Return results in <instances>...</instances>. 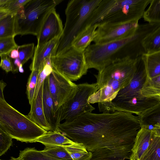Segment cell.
Masks as SVG:
<instances>
[{"label": "cell", "instance_id": "obj_1", "mask_svg": "<svg viewBox=\"0 0 160 160\" xmlns=\"http://www.w3.org/2000/svg\"><path fill=\"white\" fill-rule=\"evenodd\" d=\"M140 128L138 116L131 113L86 112L84 147L92 153L90 160L129 159Z\"/></svg>", "mask_w": 160, "mask_h": 160}, {"label": "cell", "instance_id": "obj_39", "mask_svg": "<svg viewBox=\"0 0 160 160\" xmlns=\"http://www.w3.org/2000/svg\"><path fill=\"white\" fill-rule=\"evenodd\" d=\"M8 14V13L6 11H0V19L4 17Z\"/></svg>", "mask_w": 160, "mask_h": 160}, {"label": "cell", "instance_id": "obj_19", "mask_svg": "<svg viewBox=\"0 0 160 160\" xmlns=\"http://www.w3.org/2000/svg\"><path fill=\"white\" fill-rule=\"evenodd\" d=\"M141 58L145 70L147 78L152 79L160 76V51L144 53Z\"/></svg>", "mask_w": 160, "mask_h": 160}, {"label": "cell", "instance_id": "obj_7", "mask_svg": "<svg viewBox=\"0 0 160 160\" xmlns=\"http://www.w3.org/2000/svg\"><path fill=\"white\" fill-rule=\"evenodd\" d=\"M0 123L10 137L22 142H34L48 132L1 99Z\"/></svg>", "mask_w": 160, "mask_h": 160}, {"label": "cell", "instance_id": "obj_21", "mask_svg": "<svg viewBox=\"0 0 160 160\" xmlns=\"http://www.w3.org/2000/svg\"><path fill=\"white\" fill-rule=\"evenodd\" d=\"M98 26H91L80 33L74 40L72 47L80 51L84 52L94 37Z\"/></svg>", "mask_w": 160, "mask_h": 160}, {"label": "cell", "instance_id": "obj_29", "mask_svg": "<svg viewBox=\"0 0 160 160\" xmlns=\"http://www.w3.org/2000/svg\"><path fill=\"white\" fill-rule=\"evenodd\" d=\"M45 154L60 160H73L64 146L46 145L42 151Z\"/></svg>", "mask_w": 160, "mask_h": 160}, {"label": "cell", "instance_id": "obj_41", "mask_svg": "<svg viewBox=\"0 0 160 160\" xmlns=\"http://www.w3.org/2000/svg\"><path fill=\"white\" fill-rule=\"evenodd\" d=\"M0 160H3L0 159ZM9 160H19L17 158H15L13 157H11V159Z\"/></svg>", "mask_w": 160, "mask_h": 160}, {"label": "cell", "instance_id": "obj_26", "mask_svg": "<svg viewBox=\"0 0 160 160\" xmlns=\"http://www.w3.org/2000/svg\"><path fill=\"white\" fill-rule=\"evenodd\" d=\"M19 160H60L48 155L34 148H27L20 151Z\"/></svg>", "mask_w": 160, "mask_h": 160}, {"label": "cell", "instance_id": "obj_8", "mask_svg": "<svg viewBox=\"0 0 160 160\" xmlns=\"http://www.w3.org/2000/svg\"><path fill=\"white\" fill-rule=\"evenodd\" d=\"M62 1L30 0L15 15V36H37L48 13Z\"/></svg>", "mask_w": 160, "mask_h": 160}, {"label": "cell", "instance_id": "obj_9", "mask_svg": "<svg viewBox=\"0 0 160 160\" xmlns=\"http://www.w3.org/2000/svg\"><path fill=\"white\" fill-rule=\"evenodd\" d=\"M98 90L96 82L77 84L73 94L59 109L60 121H70L83 113L92 112L95 110V108L89 102L88 99Z\"/></svg>", "mask_w": 160, "mask_h": 160}, {"label": "cell", "instance_id": "obj_6", "mask_svg": "<svg viewBox=\"0 0 160 160\" xmlns=\"http://www.w3.org/2000/svg\"><path fill=\"white\" fill-rule=\"evenodd\" d=\"M101 0H71L65 11L66 21L56 55L72 47L74 39L91 26V18Z\"/></svg>", "mask_w": 160, "mask_h": 160}, {"label": "cell", "instance_id": "obj_33", "mask_svg": "<svg viewBox=\"0 0 160 160\" xmlns=\"http://www.w3.org/2000/svg\"><path fill=\"white\" fill-rule=\"evenodd\" d=\"M12 138L0 128V156L4 154L12 144Z\"/></svg>", "mask_w": 160, "mask_h": 160}, {"label": "cell", "instance_id": "obj_36", "mask_svg": "<svg viewBox=\"0 0 160 160\" xmlns=\"http://www.w3.org/2000/svg\"><path fill=\"white\" fill-rule=\"evenodd\" d=\"M7 84L2 80L0 81V99L5 100L3 91Z\"/></svg>", "mask_w": 160, "mask_h": 160}, {"label": "cell", "instance_id": "obj_2", "mask_svg": "<svg viewBox=\"0 0 160 160\" xmlns=\"http://www.w3.org/2000/svg\"><path fill=\"white\" fill-rule=\"evenodd\" d=\"M160 27V23L139 24L136 32L131 36L104 44H90L84 51L88 69L93 68L100 72L116 60L141 57L145 53L142 40Z\"/></svg>", "mask_w": 160, "mask_h": 160}, {"label": "cell", "instance_id": "obj_42", "mask_svg": "<svg viewBox=\"0 0 160 160\" xmlns=\"http://www.w3.org/2000/svg\"><path fill=\"white\" fill-rule=\"evenodd\" d=\"M0 128L2 129L4 131V129H3L2 125H1V123H0Z\"/></svg>", "mask_w": 160, "mask_h": 160}, {"label": "cell", "instance_id": "obj_28", "mask_svg": "<svg viewBox=\"0 0 160 160\" xmlns=\"http://www.w3.org/2000/svg\"><path fill=\"white\" fill-rule=\"evenodd\" d=\"M15 15L8 14L0 19V38L15 37Z\"/></svg>", "mask_w": 160, "mask_h": 160}, {"label": "cell", "instance_id": "obj_13", "mask_svg": "<svg viewBox=\"0 0 160 160\" xmlns=\"http://www.w3.org/2000/svg\"><path fill=\"white\" fill-rule=\"evenodd\" d=\"M62 21L54 8L48 13L37 36L38 44L35 48H40L46 43L61 36L63 30Z\"/></svg>", "mask_w": 160, "mask_h": 160}, {"label": "cell", "instance_id": "obj_27", "mask_svg": "<svg viewBox=\"0 0 160 160\" xmlns=\"http://www.w3.org/2000/svg\"><path fill=\"white\" fill-rule=\"evenodd\" d=\"M150 4L142 18L149 24L160 23V0H151Z\"/></svg>", "mask_w": 160, "mask_h": 160}, {"label": "cell", "instance_id": "obj_3", "mask_svg": "<svg viewBox=\"0 0 160 160\" xmlns=\"http://www.w3.org/2000/svg\"><path fill=\"white\" fill-rule=\"evenodd\" d=\"M141 57L116 60L94 75L98 90L89 97V102L93 104L112 100L118 91L127 86L132 79Z\"/></svg>", "mask_w": 160, "mask_h": 160}, {"label": "cell", "instance_id": "obj_40", "mask_svg": "<svg viewBox=\"0 0 160 160\" xmlns=\"http://www.w3.org/2000/svg\"><path fill=\"white\" fill-rule=\"evenodd\" d=\"M18 71L21 73H23L24 70L23 68V65H21L18 68Z\"/></svg>", "mask_w": 160, "mask_h": 160}, {"label": "cell", "instance_id": "obj_23", "mask_svg": "<svg viewBox=\"0 0 160 160\" xmlns=\"http://www.w3.org/2000/svg\"><path fill=\"white\" fill-rule=\"evenodd\" d=\"M140 92L145 97H160V76L152 79L146 78Z\"/></svg>", "mask_w": 160, "mask_h": 160}, {"label": "cell", "instance_id": "obj_18", "mask_svg": "<svg viewBox=\"0 0 160 160\" xmlns=\"http://www.w3.org/2000/svg\"><path fill=\"white\" fill-rule=\"evenodd\" d=\"M138 118L141 127L160 134V103L143 111Z\"/></svg>", "mask_w": 160, "mask_h": 160}, {"label": "cell", "instance_id": "obj_5", "mask_svg": "<svg viewBox=\"0 0 160 160\" xmlns=\"http://www.w3.org/2000/svg\"><path fill=\"white\" fill-rule=\"evenodd\" d=\"M151 0H101L91 17V25L139 21Z\"/></svg>", "mask_w": 160, "mask_h": 160}, {"label": "cell", "instance_id": "obj_24", "mask_svg": "<svg viewBox=\"0 0 160 160\" xmlns=\"http://www.w3.org/2000/svg\"><path fill=\"white\" fill-rule=\"evenodd\" d=\"M64 147L73 160H90L92 153L82 144L75 143Z\"/></svg>", "mask_w": 160, "mask_h": 160}, {"label": "cell", "instance_id": "obj_32", "mask_svg": "<svg viewBox=\"0 0 160 160\" xmlns=\"http://www.w3.org/2000/svg\"><path fill=\"white\" fill-rule=\"evenodd\" d=\"M14 37L0 38V57L4 54H9L12 50L17 49L18 46L16 43Z\"/></svg>", "mask_w": 160, "mask_h": 160}, {"label": "cell", "instance_id": "obj_11", "mask_svg": "<svg viewBox=\"0 0 160 160\" xmlns=\"http://www.w3.org/2000/svg\"><path fill=\"white\" fill-rule=\"evenodd\" d=\"M138 22V21H134L98 26L92 41L95 44H102L131 36L137 31Z\"/></svg>", "mask_w": 160, "mask_h": 160}, {"label": "cell", "instance_id": "obj_12", "mask_svg": "<svg viewBox=\"0 0 160 160\" xmlns=\"http://www.w3.org/2000/svg\"><path fill=\"white\" fill-rule=\"evenodd\" d=\"M48 77L51 97L58 110L73 93L77 84L52 69Z\"/></svg>", "mask_w": 160, "mask_h": 160}, {"label": "cell", "instance_id": "obj_14", "mask_svg": "<svg viewBox=\"0 0 160 160\" xmlns=\"http://www.w3.org/2000/svg\"><path fill=\"white\" fill-rule=\"evenodd\" d=\"M61 36L57 37L46 43L40 48L35 47L34 55L29 68L32 71L37 70L41 72L50 58L56 55Z\"/></svg>", "mask_w": 160, "mask_h": 160}, {"label": "cell", "instance_id": "obj_34", "mask_svg": "<svg viewBox=\"0 0 160 160\" xmlns=\"http://www.w3.org/2000/svg\"><path fill=\"white\" fill-rule=\"evenodd\" d=\"M30 0H11L6 10L8 14L15 15Z\"/></svg>", "mask_w": 160, "mask_h": 160}, {"label": "cell", "instance_id": "obj_10", "mask_svg": "<svg viewBox=\"0 0 160 160\" xmlns=\"http://www.w3.org/2000/svg\"><path fill=\"white\" fill-rule=\"evenodd\" d=\"M50 63L52 69L71 81H76L87 73L84 52L72 47L66 52L51 57Z\"/></svg>", "mask_w": 160, "mask_h": 160}, {"label": "cell", "instance_id": "obj_17", "mask_svg": "<svg viewBox=\"0 0 160 160\" xmlns=\"http://www.w3.org/2000/svg\"><path fill=\"white\" fill-rule=\"evenodd\" d=\"M155 135L160 134L147 128L141 127L136 135L129 159L139 160Z\"/></svg>", "mask_w": 160, "mask_h": 160}, {"label": "cell", "instance_id": "obj_30", "mask_svg": "<svg viewBox=\"0 0 160 160\" xmlns=\"http://www.w3.org/2000/svg\"><path fill=\"white\" fill-rule=\"evenodd\" d=\"M35 47L33 43L24 44L18 47L19 57L18 58L23 66L34 55Z\"/></svg>", "mask_w": 160, "mask_h": 160}, {"label": "cell", "instance_id": "obj_4", "mask_svg": "<svg viewBox=\"0 0 160 160\" xmlns=\"http://www.w3.org/2000/svg\"><path fill=\"white\" fill-rule=\"evenodd\" d=\"M147 78L141 60L129 83L119 90L111 101L98 103L100 112L111 113L121 112L139 115L143 111L160 103V97H145L140 90Z\"/></svg>", "mask_w": 160, "mask_h": 160}, {"label": "cell", "instance_id": "obj_15", "mask_svg": "<svg viewBox=\"0 0 160 160\" xmlns=\"http://www.w3.org/2000/svg\"><path fill=\"white\" fill-rule=\"evenodd\" d=\"M42 103L44 115L51 131H58V127L60 123L59 111L57 110L50 94L48 76L46 78L43 82Z\"/></svg>", "mask_w": 160, "mask_h": 160}, {"label": "cell", "instance_id": "obj_37", "mask_svg": "<svg viewBox=\"0 0 160 160\" xmlns=\"http://www.w3.org/2000/svg\"><path fill=\"white\" fill-rule=\"evenodd\" d=\"M10 1L11 0H0V11H6V8Z\"/></svg>", "mask_w": 160, "mask_h": 160}, {"label": "cell", "instance_id": "obj_22", "mask_svg": "<svg viewBox=\"0 0 160 160\" xmlns=\"http://www.w3.org/2000/svg\"><path fill=\"white\" fill-rule=\"evenodd\" d=\"M141 44L145 53L160 51V27L147 35L142 40Z\"/></svg>", "mask_w": 160, "mask_h": 160}, {"label": "cell", "instance_id": "obj_31", "mask_svg": "<svg viewBox=\"0 0 160 160\" xmlns=\"http://www.w3.org/2000/svg\"><path fill=\"white\" fill-rule=\"evenodd\" d=\"M40 72L38 70H32L28 79L27 85L26 93L30 105L33 99L38 78Z\"/></svg>", "mask_w": 160, "mask_h": 160}, {"label": "cell", "instance_id": "obj_20", "mask_svg": "<svg viewBox=\"0 0 160 160\" xmlns=\"http://www.w3.org/2000/svg\"><path fill=\"white\" fill-rule=\"evenodd\" d=\"M40 142L45 146H65L75 143L58 131H48L36 139L34 142Z\"/></svg>", "mask_w": 160, "mask_h": 160}, {"label": "cell", "instance_id": "obj_16", "mask_svg": "<svg viewBox=\"0 0 160 160\" xmlns=\"http://www.w3.org/2000/svg\"><path fill=\"white\" fill-rule=\"evenodd\" d=\"M43 83L41 86L36 97L31 105V109L27 115L35 123L42 129L51 131V129L45 116L43 107L42 92Z\"/></svg>", "mask_w": 160, "mask_h": 160}, {"label": "cell", "instance_id": "obj_35", "mask_svg": "<svg viewBox=\"0 0 160 160\" xmlns=\"http://www.w3.org/2000/svg\"><path fill=\"white\" fill-rule=\"evenodd\" d=\"M0 68L7 73L13 71V65L12 60L9 54H4L1 57Z\"/></svg>", "mask_w": 160, "mask_h": 160}, {"label": "cell", "instance_id": "obj_38", "mask_svg": "<svg viewBox=\"0 0 160 160\" xmlns=\"http://www.w3.org/2000/svg\"><path fill=\"white\" fill-rule=\"evenodd\" d=\"M9 56L11 58L14 59L18 58L19 57V53L18 49L12 50L10 53Z\"/></svg>", "mask_w": 160, "mask_h": 160}, {"label": "cell", "instance_id": "obj_25", "mask_svg": "<svg viewBox=\"0 0 160 160\" xmlns=\"http://www.w3.org/2000/svg\"><path fill=\"white\" fill-rule=\"evenodd\" d=\"M160 136L155 135L139 160H160Z\"/></svg>", "mask_w": 160, "mask_h": 160}]
</instances>
